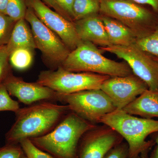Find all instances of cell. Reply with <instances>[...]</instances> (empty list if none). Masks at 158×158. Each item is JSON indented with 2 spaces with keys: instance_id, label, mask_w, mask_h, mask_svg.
<instances>
[{
  "instance_id": "1",
  "label": "cell",
  "mask_w": 158,
  "mask_h": 158,
  "mask_svg": "<svg viewBox=\"0 0 158 158\" xmlns=\"http://www.w3.org/2000/svg\"><path fill=\"white\" fill-rule=\"evenodd\" d=\"M69 112L67 105L51 101L40 102L20 108L15 113L14 124L6 134V144H19L24 139L47 135Z\"/></svg>"
},
{
  "instance_id": "2",
  "label": "cell",
  "mask_w": 158,
  "mask_h": 158,
  "mask_svg": "<svg viewBox=\"0 0 158 158\" xmlns=\"http://www.w3.org/2000/svg\"><path fill=\"white\" fill-rule=\"evenodd\" d=\"M96 126L70 111L48 134L30 140L54 158H78L81 138Z\"/></svg>"
},
{
  "instance_id": "3",
  "label": "cell",
  "mask_w": 158,
  "mask_h": 158,
  "mask_svg": "<svg viewBox=\"0 0 158 158\" xmlns=\"http://www.w3.org/2000/svg\"><path fill=\"white\" fill-rule=\"evenodd\" d=\"M100 123L111 127L126 140L128 158H148L151 148L155 145L154 140L147 141L146 138L158 133V120L140 118L116 109L103 116Z\"/></svg>"
},
{
  "instance_id": "4",
  "label": "cell",
  "mask_w": 158,
  "mask_h": 158,
  "mask_svg": "<svg viewBox=\"0 0 158 158\" xmlns=\"http://www.w3.org/2000/svg\"><path fill=\"white\" fill-rule=\"evenodd\" d=\"M73 72H89L109 76L122 77L133 73L126 62H118L105 57L102 51L88 41H82L71 51L60 66Z\"/></svg>"
},
{
  "instance_id": "5",
  "label": "cell",
  "mask_w": 158,
  "mask_h": 158,
  "mask_svg": "<svg viewBox=\"0 0 158 158\" xmlns=\"http://www.w3.org/2000/svg\"><path fill=\"white\" fill-rule=\"evenodd\" d=\"M100 4L102 15L123 23L137 39L149 34L157 25L151 12L131 0H100Z\"/></svg>"
},
{
  "instance_id": "6",
  "label": "cell",
  "mask_w": 158,
  "mask_h": 158,
  "mask_svg": "<svg viewBox=\"0 0 158 158\" xmlns=\"http://www.w3.org/2000/svg\"><path fill=\"white\" fill-rule=\"evenodd\" d=\"M110 77L89 72H73L59 66L56 70L42 71L37 82L60 94L100 89Z\"/></svg>"
},
{
  "instance_id": "7",
  "label": "cell",
  "mask_w": 158,
  "mask_h": 158,
  "mask_svg": "<svg viewBox=\"0 0 158 158\" xmlns=\"http://www.w3.org/2000/svg\"><path fill=\"white\" fill-rule=\"evenodd\" d=\"M58 101L67 105L70 111L94 124L100 123L103 116L117 109L101 89L68 94L58 93Z\"/></svg>"
},
{
  "instance_id": "8",
  "label": "cell",
  "mask_w": 158,
  "mask_h": 158,
  "mask_svg": "<svg viewBox=\"0 0 158 158\" xmlns=\"http://www.w3.org/2000/svg\"><path fill=\"white\" fill-rule=\"evenodd\" d=\"M99 48L123 59L133 73L145 82L150 90L158 89V62L153 56L141 50L135 44L128 46L111 45Z\"/></svg>"
},
{
  "instance_id": "9",
  "label": "cell",
  "mask_w": 158,
  "mask_h": 158,
  "mask_svg": "<svg viewBox=\"0 0 158 158\" xmlns=\"http://www.w3.org/2000/svg\"><path fill=\"white\" fill-rule=\"evenodd\" d=\"M25 19L31 27L37 48L58 67L68 56L70 50L58 36L41 21L29 6Z\"/></svg>"
},
{
  "instance_id": "10",
  "label": "cell",
  "mask_w": 158,
  "mask_h": 158,
  "mask_svg": "<svg viewBox=\"0 0 158 158\" xmlns=\"http://www.w3.org/2000/svg\"><path fill=\"white\" fill-rule=\"evenodd\" d=\"M29 6L44 24L56 34L70 51L82 42L73 22L54 11L41 0H28Z\"/></svg>"
},
{
  "instance_id": "11",
  "label": "cell",
  "mask_w": 158,
  "mask_h": 158,
  "mask_svg": "<svg viewBox=\"0 0 158 158\" xmlns=\"http://www.w3.org/2000/svg\"><path fill=\"white\" fill-rule=\"evenodd\" d=\"M123 140L116 131L107 126H97L81 138L78 148V158H104Z\"/></svg>"
},
{
  "instance_id": "12",
  "label": "cell",
  "mask_w": 158,
  "mask_h": 158,
  "mask_svg": "<svg viewBox=\"0 0 158 158\" xmlns=\"http://www.w3.org/2000/svg\"><path fill=\"white\" fill-rule=\"evenodd\" d=\"M100 89L116 109L123 110L148 88L145 82L132 73L126 76L110 77L102 84Z\"/></svg>"
},
{
  "instance_id": "13",
  "label": "cell",
  "mask_w": 158,
  "mask_h": 158,
  "mask_svg": "<svg viewBox=\"0 0 158 158\" xmlns=\"http://www.w3.org/2000/svg\"><path fill=\"white\" fill-rule=\"evenodd\" d=\"M3 84L10 95L17 98L21 102L31 105L41 101H58V93L39 83H29L10 73Z\"/></svg>"
},
{
  "instance_id": "14",
  "label": "cell",
  "mask_w": 158,
  "mask_h": 158,
  "mask_svg": "<svg viewBox=\"0 0 158 158\" xmlns=\"http://www.w3.org/2000/svg\"><path fill=\"white\" fill-rule=\"evenodd\" d=\"M77 34L83 41H88L100 47L112 45L101 16L94 15L74 22Z\"/></svg>"
},
{
  "instance_id": "15",
  "label": "cell",
  "mask_w": 158,
  "mask_h": 158,
  "mask_svg": "<svg viewBox=\"0 0 158 158\" xmlns=\"http://www.w3.org/2000/svg\"><path fill=\"white\" fill-rule=\"evenodd\" d=\"M123 110L131 115L141 118H158V89H147Z\"/></svg>"
},
{
  "instance_id": "16",
  "label": "cell",
  "mask_w": 158,
  "mask_h": 158,
  "mask_svg": "<svg viewBox=\"0 0 158 158\" xmlns=\"http://www.w3.org/2000/svg\"><path fill=\"white\" fill-rule=\"evenodd\" d=\"M112 45L128 46L135 44L137 38L133 31L123 23L105 15H101Z\"/></svg>"
},
{
  "instance_id": "17",
  "label": "cell",
  "mask_w": 158,
  "mask_h": 158,
  "mask_svg": "<svg viewBox=\"0 0 158 158\" xmlns=\"http://www.w3.org/2000/svg\"><path fill=\"white\" fill-rule=\"evenodd\" d=\"M20 48L33 50L37 48L32 31L25 19L16 21L9 42L6 45L9 56L12 51Z\"/></svg>"
},
{
  "instance_id": "18",
  "label": "cell",
  "mask_w": 158,
  "mask_h": 158,
  "mask_svg": "<svg viewBox=\"0 0 158 158\" xmlns=\"http://www.w3.org/2000/svg\"><path fill=\"white\" fill-rule=\"evenodd\" d=\"M100 0H74L73 5V21L98 14Z\"/></svg>"
},
{
  "instance_id": "19",
  "label": "cell",
  "mask_w": 158,
  "mask_h": 158,
  "mask_svg": "<svg viewBox=\"0 0 158 158\" xmlns=\"http://www.w3.org/2000/svg\"><path fill=\"white\" fill-rule=\"evenodd\" d=\"M33 51L26 48L16 49L9 55V62L12 67L18 70L27 69L33 62Z\"/></svg>"
},
{
  "instance_id": "20",
  "label": "cell",
  "mask_w": 158,
  "mask_h": 158,
  "mask_svg": "<svg viewBox=\"0 0 158 158\" xmlns=\"http://www.w3.org/2000/svg\"><path fill=\"white\" fill-rule=\"evenodd\" d=\"M135 44L147 53L158 57V23L151 33L144 37L138 38Z\"/></svg>"
},
{
  "instance_id": "21",
  "label": "cell",
  "mask_w": 158,
  "mask_h": 158,
  "mask_svg": "<svg viewBox=\"0 0 158 158\" xmlns=\"http://www.w3.org/2000/svg\"><path fill=\"white\" fill-rule=\"evenodd\" d=\"M16 21L0 12V47L7 45Z\"/></svg>"
},
{
  "instance_id": "22",
  "label": "cell",
  "mask_w": 158,
  "mask_h": 158,
  "mask_svg": "<svg viewBox=\"0 0 158 158\" xmlns=\"http://www.w3.org/2000/svg\"><path fill=\"white\" fill-rule=\"evenodd\" d=\"M27 9L25 0H8L5 14L17 21L25 19Z\"/></svg>"
},
{
  "instance_id": "23",
  "label": "cell",
  "mask_w": 158,
  "mask_h": 158,
  "mask_svg": "<svg viewBox=\"0 0 158 158\" xmlns=\"http://www.w3.org/2000/svg\"><path fill=\"white\" fill-rule=\"evenodd\" d=\"M20 109L18 102L11 98L2 82H0V112L11 111L15 113Z\"/></svg>"
},
{
  "instance_id": "24",
  "label": "cell",
  "mask_w": 158,
  "mask_h": 158,
  "mask_svg": "<svg viewBox=\"0 0 158 158\" xmlns=\"http://www.w3.org/2000/svg\"><path fill=\"white\" fill-rule=\"evenodd\" d=\"M19 144L27 158H54L48 153L36 147L30 139H24Z\"/></svg>"
},
{
  "instance_id": "25",
  "label": "cell",
  "mask_w": 158,
  "mask_h": 158,
  "mask_svg": "<svg viewBox=\"0 0 158 158\" xmlns=\"http://www.w3.org/2000/svg\"><path fill=\"white\" fill-rule=\"evenodd\" d=\"M0 158H27L19 144H6L0 147Z\"/></svg>"
},
{
  "instance_id": "26",
  "label": "cell",
  "mask_w": 158,
  "mask_h": 158,
  "mask_svg": "<svg viewBox=\"0 0 158 158\" xmlns=\"http://www.w3.org/2000/svg\"><path fill=\"white\" fill-rule=\"evenodd\" d=\"M11 73L9 65V55L6 45L0 47V82H2Z\"/></svg>"
},
{
  "instance_id": "27",
  "label": "cell",
  "mask_w": 158,
  "mask_h": 158,
  "mask_svg": "<svg viewBox=\"0 0 158 158\" xmlns=\"http://www.w3.org/2000/svg\"><path fill=\"white\" fill-rule=\"evenodd\" d=\"M128 145L123 141L112 148L104 158H128Z\"/></svg>"
},
{
  "instance_id": "28",
  "label": "cell",
  "mask_w": 158,
  "mask_h": 158,
  "mask_svg": "<svg viewBox=\"0 0 158 158\" xmlns=\"http://www.w3.org/2000/svg\"><path fill=\"white\" fill-rule=\"evenodd\" d=\"M69 19L73 22V5L74 0H56Z\"/></svg>"
},
{
  "instance_id": "29",
  "label": "cell",
  "mask_w": 158,
  "mask_h": 158,
  "mask_svg": "<svg viewBox=\"0 0 158 158\" xmlns=\"http://www.w3.org/2000/svg\"><path fill=\"white\" fill-rule=\"evenodd\" d=\"M43 1L44 2V3H45L47 6L53 8L55 11L59 13V14L61 15L62 16L66 18L69 20L71 21L69 19V18L67 16L65 11H63L62 8L58 5L56 0H43Z\"/></svg>"
},
{
  "instance_id": "30",
  "label": "cell",
  "mask_w": 158,
  "mask_h": 158,
  "mask_svg": "<svg viewBox=\"0 0 158 158\" xmlns=\"http://www.w3.org/2000/svg\"><path fill=\"white\" fill-rule=\"evenodd\" d=\"M139 5H147L150 6L154 11L158 12V0H131Z\"/></svg>"
},
{
  "instance_id": "31",
  "label": "cell",
  "mask_w": 158,
  "mask_h": 158,
  "mask_svg": "<svg viewBox=\"0 0 158 158\" xmlns=\"http://www.w3.org/2000/svg\"><path fill=\"white\" fill-rule=\"evenodd\" d=\"M154 140L155 141V147L148 158H158V134L156 135Z\"/></svg>"
},
{
  "instance_id": "32",
  "label": "cell",
  "mask_w": 158,
  "mask_h": 158,
  "mask_svg": "<svg viewBox=\"0 0 158 158\" xmlns=\"http://www.w3.org/2000/svg\"><path fill=\"white\" fill-rule=\"evenodd\" d=\"M8 0H0V12L6 13Z\"/></svg>"
},
{
  "instance_id": "33",
  "label": "cell",
  "mask_w": 158,
  "mask_h": 158,
  "mask_svg": "<svg viewBox=\"0 0 158 158\" xmlns=\"http://www.w3.org/2000/svg\"><path fill=\"white\" fill-rule=\"evenodd\" d=\"M154 59H155L156 61H157V62H158V57L155 56H154Z\"/></svg>"
}]
</instances>
